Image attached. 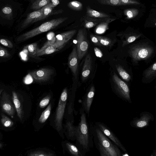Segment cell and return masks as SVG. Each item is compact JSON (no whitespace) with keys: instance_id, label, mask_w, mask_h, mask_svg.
<instances>
[{"instance_id":"32","label":"cell","mask_w":156,"mask_h":156,"mask_svg":"<svg viewBox=\"0 0 156 156\" xmlns=\"http://www.w3.org/2000/svg\"><path fill=\"white\" fill-rule=\"evenodd\" d=\"M68 6L71 9L76 11L81 10L83 8L82 4L77 1H73L69 2Z\"/></svg>"},{"instance_id":"13","label":"cell","mask_w":156,"mask_h":156,"mask_svg":"<svg viewBox=\"0 0 156 156\" xmlns=\"http://www.w3.org/2000/svg\"><path fill=\"white\" fill-rule=\"evenodd\" d=\"M156 78V62H155L144 70L142 73L141 81L144 83H149Z\"/></svg>"},{"instance_id":"31","label":"cell","mask_w":156,"mask_h":156,"mask_svg":"<svg viewBox=\"0 0 156 156\" xmlns=\"http://www.w3.org/2000/svg\"><path fill=\"white\" fill-rule=\"evenodd\" d=\"M124 14L127 19H131L135 17L138 13V11L135 9H126L124 12Z\"/></svg>"},{"instance_id":"20","label":"cell","mask_w":156,"mask_h":156,"mask_svg":"<svg viewBox=\"0 0 156 156\" xmlns=\"http://www.w3.org/2000/svg\"><path fill=\"white\" fill-rule=\"evenodd\" d=\"M12 100L17 115L19 119L22 121L23 117V112L21 102L17 93L15 91L12 92Z\"/></svg>"},{"instance_id":"22","label":"cell","mask_w":156,"mask_h":156,"mask_svg":"<svg viewBox=\"0 0 156 156\" xmlns=\"http://www.w3.org/2000/svg\"><path fill=\"white\" fill-rule=\"evenodd\" d=\"M115 19L109 18L99 23L95 28V32L98 34H102L105 33L108 29L109 24Z\"/></svg>"},{"instance_id":"19","label":"cell","mask_w":156,"mask_h":156,"mask_svg":"<svg viewBox=\"0 0 156 156\" xmlns=\"http://www.w3.org/2000/svg\"><path fill=\"white\" fill-rule=\"evenodd\" d=\"M106 19L95 18L88 17L85 15L81 18V21L82 22V25L85 28L89 29L97 25L99 23Z\"/></svg>"},{"instance_id":"28","label":"cell","mask_w":156,"mask_h":156,"mask_svg":"<svg viewBox=\"0 0 156 156\" xmlns=\"http://www.w3.org/2000/svg\"><path fill=\"white\" fill-rule=\"evenodd\" d=\"M66 145L68 150L74 156H82L75 146L70 143H67Z\"/></svg>"},{"instance_id":"4","label":"cell","mask_w":156,"mask_h":156,"mask_svg":"<svg viewBox=\"0 0 156 156\" xmlns=\"http://www.w3.org/2000/svg\"><path fill=\"white\" fill-rule=\"evenodd\" d=\"M76 136L80 144L85 149L89 144V135L86 115L84 113L81 116L80 121L76 127Z\"/></svg>"},{"instance_id":"44","label":"cell","mask_w":156,"mask_h":156,"mask_svg":"<svg viewBox=\"0 0 156 156\" xmlns=\"http://www.w3.org/2000/svg\"><path fill=\"white\" fill-rule=\"evenodd\" d=\"M94 51L96 56L98 58H101L103 56V53L101 50L98 48L95 47Z\"/></svg>"},{"instance_id":"30","label":"cell","mask_w":156,"mask_h":156,"mask_svg":"<svg viewBox=\"0 0 156 156\" xmlns=\"http://www.w3.org/2000/svg\"><path fill=\"white\" fill-rule=\"evenodd\" d=\"M98 1L103 5L112 6L122 5L121 0H99Z\"/></svg>"},{"instance_id":"5","label":"cell","mask_w":156,"mask_h":156,"mask_svg":"<svg viewBox=\"0 0 156 156\" xmlns=\"http://www.w3.org/2000/svg\"><path fill=\"white\" fill-rule=\"evenodd\" d=\"M95 132L99 143L111 156H121L120 150L97 127Z\"/></svg>"},{"instance_id":"8","label":"cell","mask_w":156,"mask_h":156,"mask_svg":"<svg viewBox=\"0 0 156 156\" xmlns=\"http://www.w3.org/2000/svg\"><path fill=\"white\" fill-rule=\"evenodd\" d=\"M154 119L153 115L147 111L143 112L140 114V117H136L130 122V125L134 127L138 128H144L149 125L150 122Z\"/></svg>"},{"instance_id":"40","label":"cell","mask_w":156,"mask_h":156,"mask_svg":"<svg viewBox=\"0 0 156 156\" xmlns=\"http://www.w3.org/2000/svg\"><path fill=\"white\" fill-rule=\"evenodd\" d=\"M98 144L101 156H111L99 143H98Z\"/></svg>"},{"instance_id":"34","label":"cell","mask_w":156,"mask_h":156,"mask_svg":"<svg viewBox=\"0 0 156 156\" xmlns=\"http://www.w3.org/2000/svg\"><path fill=\"white\" fill-rule=\"evenodd\" d=\"M66 126L68 130L69 136L72 137L76 136V127L74 126L72 122L69 121L67 122Z\"/></svg>"},{"instance_id":"24","label":"cell","mask_w":156,"mask_h":156,"mask_svg":"<svg viewBox=\"0 0 156 156\" xmlns=\"http://www.w3.org/2000/svg\"><path fill=\"white\" fill-rule=\"evenodd\" d=\"M140 36V34L135 33L129 34L127 35H126L125 37L124 38L122 41V46H125L133 42Z\"/></svg>"},{"instance_id":"36","label":"cell","mask_w":156,"mask_h":156,"mask_svg":"<svg viewBox=\"0 0 156 156\" xmlns=\"http://www.w3.org/2000/svg\"><path fill=\"white\" fill-rule=\"evenodd\" d=\"M11 56L8 51L3 47L0 46V57L8 58Z\"/></svg>"},{"instance_id":"14","label":"cell","mask_w":156,"mask_h":156,"mask_svg":"<svg viewBox=\"0 0 156 156\" xmlns=\"http://www.w3.org/2000/svg\"><path fill=\"white\" fill-rule=\"evenodd\" d=\"M78 59L76 47L75 46L69 56L68 64L76 78L78 74Z\"/></svg>"},{"instance_id":"35","label":"cell","mask_w":156,"mask_h":156,"mask_svg":"<svg viewBox=\"0 0 156 156\" xmlns=\"http://www.w3.org/2000/svg\"><path fill=\"white\" fill-rule=\"evenodd\" d=\"M53 154L51 153H46L41 151H37L30 153L28 156H52Z\"/></svg>"},{"instance_id":"17","label":"cell","mask_w":156,"mask_h":156,"mask_svg":"<svg viewBox=\"0 0 156 156\" xmlns=\"http://www.w3.org/2000/svg\"><path fill=\"white\" fill-rule=\"evenodd\" d=\"M76 30H72L57 35L54 43L55 44H66L75 35Z\"/></svg>"},{"instance_id":"38","label":"cell","mask_w":156,"mask_h":156,"mask_svg":"<svg viewBox=\"0 0 156 156\" xmlns=\"http://www.w3.org/2000/svg\"><path fill=\"white\" fill-rule=\"evenodd\" d=\"M0 43L3 45L9 48H12L13 47L12 42L6 39H0Z\"/></svg>"},{"instance_id":"39","label":"cell","mask_w":156,"mask_h":156,"mask_svg":"<svg viewBox=\"0 0 156 156\" xmlns=\"http://www.w3.org/2000/svg\"><path fill=\"white\" fill-rule=\"evenodd\" d=\"M122 5H139L138 2L133 0H121Z\"/></svg>"},{"instance_id":"37","label":"cell","mask_w":156,"mask_h":156,"mask_svg":"<svg viewBox=\"0 0 156 156\" xmlns=\"http://www.w3.org/2000/svg\"><path fill=\"white\" fill-rule=\"evenodd\" d=\"M50 100V98L48 96L43 98L39 103V107L41 108L46 107L49 104Z\"/></svg>"},{"instance_id":"18","label":"cell","mask_w":156,"mask_h":156,"mask_svg":"<svg viewBox=\"0 0 156 156\" xmlns=\"http://www.w3.org/2000/svg\"><path fill=\"white\" fill-rule=\"evenodd\" d=\"M95 92V88L94 85L92 84L88 91L86 96L84 105L85 111L89 114L93 102Z\"/></svg>"},{"instance_id":"6","label":"cell","mask_w":156,"mask_h":156,"mask_svg":"<svg viewBox=\"0 0 156 156\" xmlns=\"http://www.w3.org/2000/svg\"><path fill=\"white\" fill-rule=\"evenodd\" d=\"M67 91L64 89L61 93L58 101L55 117V124L57 130H61L62 128L63 116L67 98Z\"/></svg>"},{"instance_id":"23","label":"cell","mask_w":156,"mask_h":156,"mask_svg":"<svg viewBox=\"0 0 156 156\" xmlns=\"http://www.w3.org/2000/svg\"><path fill=\"white\" fill-rule=\"evenodd\" d=\"M28 51L29 55L31 57L36 58L37 57V53L39 50L37 44L36 43H33L24 47Z\"/></svg>"},{"instance_id":"9","label":"cell","mask_w":156,"mask_h":156,"mask_svg":"<svg viewBox=\"0 0 156 156\" xmlns=\"http://www.w3.org/2000/svg\"><path fill=\"white\" fill-rule=\"evenodd\" d=\"M53 73L52 69L44 68L31 72L29 74L35 81L40 83L48 80Z\"/></svg>"},{"instance_id":"1","label":"cell","mask_w":156,"mask_h":156,"mask_svg":"<svg viewBox=\"0 0 156 156\" xmlns=\"http://www.w3.org/2000/svg\"><path fill=\"white\" fill-rule=\"evenodd\" d=\"M109 82L112 90L115 94L124 101L132 103L129 85L112 70L110 74Z\"/></svg>"},{"instance_id":"27","label":"cell","mask_w":156,"mask_h":156,"mask_svg":"<svg viewBox=\"0 0 156 156\" xmlns=\"http://www.w3.org/2000/svg\"><path fill=\"white\" fill-rule=\"evenodd\" d=\"M95 36L98 38L101 44L107 47H111L113 44V41L110 38L104 36Z\"/></svg>"},{"instance_id":"2","label":"cell","mask_w":156,"mask_h":156,"mask_svg":"<svg viewBox=\"0 0 156 156\" xmlns=\"http://www.w3.org/2000/svg\"><path fill=\"white\" fill-rule=\"evenodd\" d=\"M67 18V17L59 18L45 22L37 27L18 36L16 38V41L18 42H23L41 33L53 29Z\"/></svg>"},{"instance_id":"29","label":"cell","mask_w":156,"mask_h":156,"mask_svg":"<svg viewBox=\"0 0 156 156\" xmlns=\"http://www.w3.org/2000/svg\"><path fill=\"white\" fill-rule=\"evenodd\" d=\"M42 11V16L39 21L44 20L51 15L53 14V8L49 7H44L41 9Z\"/></svg>"},{"instance_id":"3","label":"cell","mask_w":156,"mask_h":156,"mask_svg":"<svg viewBox=\"0 0 156 156\" xmlns=\"http://www.w3.org/2000/svg\"><path fill=\"white\" fill-rule=\"evenodd\" d=\"M154 49L151 46L146 44H137L133 46L129 50V53L134 64L142 60H146L152 55Z\"/></svg>"},{"instance_id":"45","label":"cell","mask_w":156,"mask_h":156,"mask_svg":"<svg viewBox=\"0 0 156 156\" xmlns=\"http://www.w3.org/2000/svg\"><path fill=\"white\" fill-rule=\"evenodd\" d=\"M2 12L5 14H9L12 12V9L9 7H5L2 10Z\"/></svg>"},{"instance_id":"33","label":"cell","mask_w":156,"mask_h":156,"mask_svg":"<svg viewBox=\"0 0 156 156\" xmlns=\"http://www.w3.org/2000/svg\"><path fill=\"white\" fill-rule=\"evenodd\" d=\"M1 121L2 125L5 127L12 126L14 123L8 117L2 114L1 115Z\"/></svg>"},{"instance_id":"42","label":"cell","mask_w":156,"mask_h":156,"mask_svg":"<svg viewBox=\"0 0 156 156\" xmlns=\"http://www.w3.org/2000/svg\"><path fill=\"white\" fill-rule=\"evenodd\" d=\"M60 3L58 0H50L49 3L44 7H49L53 8L57 5Z\"/></svg>"},{"instance_id":"12","label":"cell","mask_w":156,"mask_h":156,"mask_svg":"<svg viewBox=\"0 0 156 156\" xmlns=\"http://www.w3.org/2000/svg\"><path fill=\"white\" fill-rule=\"evenodd\" d=\"M93 61L90 54L88 53L86 55L81 72V78L85 81L89 78L93 74Z\"/></svg>"},{"instance_id":"26","label":"cell","mask_w":156,"mask_h":156,"mask_svg":"<svg viewBox=\"0 0 156 156\" xmlns=\"http://www.w3.org/2000/svg\"><path fill=\"white\" fill-rule=\"evenodd\" d=\"M51 108V104H50L42 112L38 120L40 123H44L48 119L50 114Z\"/></svg>"},{"instance_id":"46","label":"cell","mask_w":156,"mask_h":156,"mask_svg":"<svg viewBox=\"0 0 156 156\" xmlns=\"http://www.w3.org/2000/svg\"><path fill=\"white\" fill-rule=\"evenodd\" d=\"M3 90L2 89H0V95L1 94Z\"/></svg>"},{"instance_id":"47","label":"cell","mask_w":156,"mask_h":156,"mask_svg":"<svg viewBox=\"0 0 156 156\" xmlns=\"http://www.w3.org/2000/svg\"><path fill=\"white\" fill-rule=\"evenodd\" d=\"M2 144L0 143V148L2 147Z\"/></svg>"},{"instance_id":"7","label":"cell","mask_w":156,"mask_h":156,"mask_svg":"<svg viewBox=\"0 0 156 156\" xmlns=\"http://www.w3.org/2000/svg\"><path fill=\"white\" fill-rule=\"evenodd\" d=\"M76 48L78 59H81L85 55L89 47L85 28L79 30L77 35Z\"/></svg>"},{"instance_id":"15","label":"cell","mask_w":156,"mask_h":156,"mask_svg":"<svg viewBox=\"0 0 156 156\" xmlns=\"http://www.w3.org/2000/svg\"><path fill=\"white\" fill-rule=\"evenodd\" d=\"M65 44H57L55 43L51 45L43 46L39 49L37 53V57L48 55L59 51L62 48Z\"/></svg>"},{"instance_id":"21","label":"cell","mask_w":156,"mask_h":156,"mask_svg":"<svg viewBox=\"0 0 156 156\" xmlns=\"http://www.w3.org/2000/svg\"><path fill=\"white\" fill-rule=\"evenodd\" d=\"M86 16L93 18L97 19H106L110 18L109 15L95 11L91 9L89 6L87 7Z\"/></svg>"},{"instance_id":"41","label":"cell","mask_w":156,"mask_h":156,"mask_svg":"<svg viewBox=\"0 0 156 156\" xmlns=\"http://www.w3.org/2000/svg\"><path fill=\"white\" fill-rule=\"evenodd\" d=\"M90 37L92 41L95 45L99 46H102L100 43L98 38L95 36V35L91 34H90Z\"/></svg>"},{"instance_id":"43","label":"cell","mask_w":156,"mask_h":156,"mask_svg":"<svg viewBox=\"0 0 156 156\" xmlns=\"http://www.w3.org/2000/svg\"><path fill=\"white\" fill-rule=\"evenodd\" d=\"M33 79L31 75L29 74L25 77L24 81V83L27 84H30L33 82Z\"/></svg>"},{"instance_id":"11","label":"cell","mask_w":156,"mask_h":156,"mask_svg":"<svg viewBox=\"0 0 156 156\" xmlns=\"http://www.w3.org/2000/svg\"><path fill=\"white\" fill-rule=\"evenodd\" d=\"M97 126L107 137L110 139L114 143L125 152L127 151L121 143L120 140L113 132L104 123L98 122L96 123Z\"/></svg>"},{"instance_id":"25","label":"cell","mask_w":156,"mask_h":156,"mask_svg":"<svg viewBox=\"0 0 156 156\" xmlns=\"http://www.w3.org/2000/svg\"><path fill=\"white\" fill-rule=\"evenodd\" d=\"M50 0H37L34 2L32 4L31 8L37 10H40L48 4Z\"/></svg>"},{"instance_id":"10","label":"cell","mask_w":156,"mask_h":156,"mask_svg":"<svg viewBox=\"0 0 156 156\" xmlns=\"http://www.w3.org/2000/svg\"><path fill=\"white\" fill-rule=\"evenodd\" d=\"M1 107L2 111L13 118L16 110L13 104L11 101L10 96L5 91L2 92L1 98Z\"/></svg>"},{"instance_id":"16","label":"cell","mask_w":156,"mask_h":156,"mask_svg":"<svg viewBox=\"0 0 156 156\" xmlns=\"http://www.w3.org/2000/svg\"><path fill=\"white\" fill-rule=\"evenodd\" d=\"M41 16L42 11L41 9L30 13L21 24V28H24L30 24L38 21Z\"/></svg>"}]
</instances>
